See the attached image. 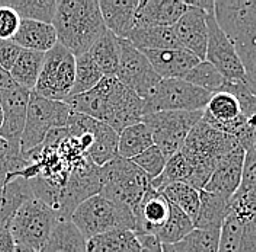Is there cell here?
Listing matches in <instances>:
<instances>
[{
  "label": "cell",
  "mask_w": 256,
  "mask_h": 252,
  "mask_svg": "<svg viewBox=\"0 0 256 252\" xmlns=\"http://www.w3.org/2000/svg\"><path fill=\"white\" fill-rule=\"evenodd\" d=\"M140 0H100L99 8L104 24L115 37L127 40L136 28V15Z\"/></svg>",
  "instance_id": "21"
},
{
  "label": "cell",
  "mask_w": 256,
  "mask_h": 252,
  "mask_svg": "<svg viewBox=\"0 0 256 252\" xmlns=\"http://www.w3.org/2000/svg\"><path fill=\"white\" fill-rule=\"evenodd\" d=\"M2 124H3V111H2V107H0V128H2Z\"/></svg>",
  "instance_id": "47"
},
{
  "label": "cell",
  "mask_w": 256,
  "mask_h": 252,
  "mask_svg": "<svg viewBox=\"0 0 256 252\" xmlns=\"http://www.w3.org/2000/svg\"><path fill=\"white\" fill-rule=\"evenodd\" d=\"M70 221L86 240L115 230H136L134 214L127 205L118 204L99 194L78 205Z\"/></svg>",
  "instance_id": "4"
},
{
  "label": "cell",
  "mask_w": 256,
  "mask_h": 252,
  "mask_svg": "<svg viewBox=\"0 0 256 252\" xmlns=\"http://www.w3.org/2000/svg\"><path fill=\"white\" fill-rule=\"evenodd\" d=\"M211 95L184 79H162L146 102L147 115L162 111H204Z\"/></svg>",
  "instance_id": "10"
},
{
  "label": "cell",
  "mask_w": 256,
  "mask_h": 252,
  "mask_svg": "<svg viewBox=\"0 0 256 252\" xmlns=\"http://www.w3.org/2000/svg\"><path fill=\"white\" fill-rule=\"evenodd\" d=\"M16 243L9 232V227L4 226L0 229V252H15Z\"/></svg>",
  "instance_id": "42"
},
{
  "label": "cell",
  "mask_w": 256,
  "mask_h": 252,
  "mask_svg": "<svg viewBox=\"0 0 256 252\" xmlns=\"http://www.w3.org/2000/svg\"><path fill=\"white\" fill-rule=\"evenodd\" d=\"M20 18L15 11L0 2V40H12L19 28Z\"/></svg>",
  "instance_id": "40"
},
{
  "label": "cell",
  "mask_w": 256,
  "mask_h": 252,
  "mask_svg": "<svg viewBox=\"0 0 256 252\" xmlns=\"http://www.w3.org/2000/svg\"><path fill=\"white\" fill-rule=\"evenodd\" d=\"M162 249H163V252H175L174 245H162Z\"/></svg>",
  "instance_id": "45"
},
{
  "label": "cell",
  "mask_w": 256,
  "mask_h": 252,
  "mask_svg": "<svg viewBox=\"0 0 256 252\" xmlns=\"http://www.w3.org/2000/svg\"><path fill=\"white\" fill-rule=\"evenodd\" d=\"M100 191L99 195L127 205L132 211L142 201L144 194L150 188L147 175L128 159L116 156L106 165L99 168Z\"/></svg>",
  "instance_id": "5"
},
{
  "label": "cell",
  "mask_w": 256,
  "mask_h": 252,
  "mask_svg": "<svg viewBox=\"0 0 256 252\" xmlns=\"http://www.w3.org/2000/svg\"><path fill=\"white\" fill-rule=\"evenodd\" d=\"M12 41L24 50L38 51L44 54L58 44L57 32L54 30L52 24L30 21V19H20L19 28Z\"/></svg>",
  "instance_id": "22"
},
{
  "label": "cell",
  "mask_w": 256,
  "mask_h": 252,
  "mask_svg": "<svg viewBox=\"0 0 256 252\" xmlns=\"http://www.w3.org/2000/svg\"><path fill=\"white\" fill-rule=\"evenodd\" d=\"M3 3L10 6L20 19L46 24H52L57 6V0H3Z\"/></svg>",
  "instance_id": "33"
},
{
  "label": "cell",
  "mask_w": 256,
  "mask_h": 252,
  "mask_svg": "<svg viewBox=\"0 0 256 252\" xmlns=\"http://www.w3.org/2000/svg\"><path fill=\"white\" fill-rule=\"evenodd\" d=\"M52 27L58 44L74 57L89 53L106 31L98 0H57Z\"/></svg>",
  "instance_id": "2"
},
{
  "label": "cell",
  "mask_w": 256,
  "mask_h": 252,
  "mask_svg": "<svg viewBox=\"0 0 256 252\" xmlns=\"http://www.w3.org/2000/svg\"><path fill=\"white\" fill-rule=\"evenodd\" d=\"M195 229L194 221L176 205L170 204V214L168 221L163 224L156 235L162 245H176L184 237H186Z\"/></svg>",
  "instance_id": "32"
},
{
  "label": "cell",
  "mask_w": 256,
  "mask_h": 252,
  "mask_svg": "<svg viewBox=\"0 0 256 252\" xmlns=\"http://www.w3.org/2000/svg\"><path fill=\"white\" fill-rule=\"evenodd\" d=\"M218 252H256V216L243 220L228 213L222 227Z\"/></svg>",
  "instance_id": "20"
},
{
  "label": "cell",
  "mask_w": 256,
  "mask_h": 252,
  "mask_svg": "<svg viewBox=\"0 0 256 252\" xmlns=\"http://www.w3.org/2000/svg\"><path fill=\"white\" fill-rule=\"evenodd\" d=\"M160 79H184L186 73L202 60L185 48L143 51Z\"/></svg>",
  "instance_id": "18"
},
{
  "label": "cell",
  "mask_w": 256,
  "mask_h": 252,
  "mask_svg": "<svg viewBox=\"0 0 256 252\" xmlns=\"http://www.w3.org/2000/svg\"><path fill=\"white\" fill-rule=\"evenodd\" d=\"M72 114L73 110L66 102L51 101L32 91L26 121L20 137L22 153H28L42 144L52 130L67 127Z\"/></svg>",
  "instance_id": "7"
},
{
  "label": "cell",
  "mask_w": 256,
  "mask_h": 252,
  "mask_svg": "<svg viewBox=\"0 0 256 252\" xmlns=\"http://www.w3.org/2000/svg\"><path fill=\"white\" fill-rule=\"evenodd\" d=\"M244 159H246V150L242 146L227 153L217 165L207 185L204 187V191L222 195L223 198L232 201V198L234 197V194L239 191L242 185Z\"/></svg>",
  "instance_id": "16"
},
{
  "label": "cell",
  "mask_w": 256,
  "mask_h": 252,
  "mask_svg": "<svg viewBox=\"0 0 256 252\" xmlns=\"http://www.w3.org/2000/svg\"><path fill=\"white\" fill-rule=\"evenodd\" d=\"M246 120L248 117L243 114L238 98L227 92L211 95L207 107L202 112V121L233 137L244 126Z\"/></svg>",
  "instance_id": "14"
},
{
  "label": "cell",
  "mask_w": 256,
  "mask_h": 252,
  "mask_svg": "<svg viewBox=\"0 0 256 252\" xmlns=\"http://www.w3.org/2000/svg\"><path fill=\"white\" fill-rule=\"evenodd\" d=\"M230 200L222 195L212 194L201 189L200 191V210L196 219L194 220L195 229L206 230H222L224 220L230 213Z\"/></svg>",
  "instance_id": "23"
},
{
  "label": "cell",
  "mask_w": 256,
  "mask_h": 252,
  "mask_svg": "<svg viewBox=\"0 0 256 252\" xmlns=\"http://www.w3.org/2000/svg\"><path fill=\"white\" fill-rule=\"evenodd\" d=\"M204 111H162L153 112L143 118L150 127L154 146L166 159L179 153L191 130L202 120Z\"/></svg>",
  "instance_id": "8"
},
{
  "label": "cell",
  "mask_w": 256,
  "mask_h": 252,
  "mask_svg": "<svg viewBox=\"0 0 256 252\" xmlns=\"http://www.w3.org/2000/svg\"><path fill=\"white\" fill-rule=\"evenodd\" d=\"M120 38L111 31L105 34L96 41L89 50V56L95 62L104 76H115L120 64Z\"/></svg>",
  "instance_id": "29"
},
{
  "label": "cell",
  "mask_w": 256,
  "mask_h": 252,
  "mask_svg": "<svg viewBox=\"0 0 256 252\" xmlns=\"http://www.w3.org/2000/svg\"><path fill=\"white\" fill-rule=\"evenodd\" d=\"M132 214L136 220V235L156 237L158 232L169 219L170 203L162 191L150 185L142 201L132 210Z\"/></svg>",
  "instance_id": "17"
},
{
  "label": "cell",
  "mask_w": 256,
  "mask_h": 252,
  "mask_svg": "<svg viewBox=\"0 0 256 252\" xmlns=\"http://www.w3.org/2000/svg\"><path fill=\"white\" fill-rule=\"evenodd\" d=\"M128 41L140 51H158L182 48L176 38L174 27H148L134 28L128 35Z\"/></svg>",
  "instance_id": "25"
},
{
  "label": "cell",
  "mask_w": 256,
  "mask_h": 252,
  "mask_svg": "<svg viewBox=\"0 0 256 252\" xmlns=\"http://www.w3.org/2000/svg\"><path fill=\"white\" fill-rule=\"evenodd\" d=\"M154 146L153 134L146 123H137L118 133V156L132 160Z\"/></svg>",
  "instance_id": "27"
},
{
  "label": "cell",
  "mask_w": 256,
  "mask_h": 252,
  "mask_svg": "<svg viewBox=\"0 0 256 252\" xmlns=\"http://www.w3.org/2000/svg\"><path fill=\"white\" fill-rule=\"evenodd\" d=\"M188 5V3H186ZM212 12V11H211ZM208 12L188 5V9L174 25L180 47L188 50L200 60H206L208 43Z\"/></svg>",
  "instance_id": "15"
},
{
  "label": "cell",
  "mask_w": 256,
  "mask_h": 252,
  "mask_svg": "<svg viewBox=\"0 0 256 252\" xmlns=\"http://www.w3.org/2000/svg\"><path fill=\"white\" fill-rule=\"evenodd\" d=\"M208 43L206 62L211 63L227 80H246V70L230 38L217 24L212 12H208Z\"/></svg>",
  "instance_id": "12"
},
{
  "label": "cell",
  "mask_w": 256,
  "mask_h": 252,
  "mask_svg": "<svg viewBox=\"0 0 256 252\" xmlns=\"http://www.w3.org/2000/svg\"><path fill=\"white\" fill-rule=\"evenodd\" d=\"M12 83H14V80L10 78V73L0 66V89H4V88L10 86Z\"/></svg>",
  "instance_id": "44"
},
{
  "label": "cell",
  "mask_w": 256,
  "mask_h": 252,
  "mask_svg": "<svg viewBox=\"0 0 256 252\" xmlns=\"http://www.w3.org/2000/svg\"><path fill=\"white\" fill-rule=\"evenodd\" d=\"M42 63H44V53L22 48L14 67L9 70L14 83L32 92L40 78Z\"/></svg>",
  "instance_id": "28"
},
{
  "label": "cell",
  "mask_w": 256,
  "mask_h": 252,
  "mask_svg": "<svg viewBox=\"0 0 256 252\" xmlns=\"http://www.w3.org/2000/svg\"><path fill=\"white\" fill-rule=\"evenodd\" d=\"M57 221L56 213L47 204L31 197L16 210L8 227L16 246L40 252Z\"/></svg>",
  "instance_id": "6"
},
{
  "label": "cell",
  "mask_w": 256,
  "mask_h": 252,
  "mask_svg": "<svg viewBox=\"0 0 256 252\" xmlns=\"http://www.w3.org/2000/svg\"><path fill=\"white\" fill-rule=\"evenodd\" d=\"M15 252H35L32 249H28V248H22V246H16Z\"/></svg>",
  "instance_id": "46"
},
{
  "label": "cell",
  "mask_w": 256,
  "mask_h": 252,
  "mask_svg": "<svg viewBox=\"0 0 256 252\" xmlns=\"http://www.w3.org/2000/svg\"><path fill=\"white\" fill-rule=\"evenodd\" d=\"M92 144L89 147V158L96 166H104L118 156V133L100 121L90 120Z\"/></svg>",
  "instance_id": "24"
},
{
  "label": "cell",
  "mask_w": 256,
  "mask_h": 252,
  "mask_svg": "<svg viewBox=\"0 0 256 252\" xmlns=\"http://www.w3.org/2000/svg\"><path fill=\"white\" fill-rule=\"evenodd\" d=\"M132 162L147 175V178L152 182L158 176H160V173L163 172L168 159L163 156V153L156 146H152L150 149H147L142 155H138V156L132 159Z\"/></svg>",
  "instance_id": "39"
},
{
  "label": "cell",
  "mask_w": 256,
  "mask_h": 252,
  "mask_svg": "<svg viewBox=\"0 0 256 252\" xmlns=\"http://www.w3.org/2000/svg\"><path fill=\"white\" fill-rule=\"evenodd\" d=\"M120 64L115 78L134 94L146 99L159 85L160 76L154 72L143 51L128 40L120 38Z\"/></svg>",
  "instance_id": "11"
},
{
  "label": "cell",
  "mask_w": 256,
  "mask_h": 252,
  "mask_svg": "<svg viewBox=\"0 0 256 252\" xmlns=\"http://www.w3.org/2000/svg\"><path fill=\"white\" fill-rule=\"evenodd\" d=\"M191 175L192 168L190 162L179 152V153L174 155L172 158L168 159L163 172L160 173V176H158L154 181H152L150 185L158 191H163L170 184H178V182L188 184Z\"/></svg>",
  "instance_id": "37"
},
{
  "label": "cell",
  "mask_w": 256,
  "mask_h": 252,
  "mask_svg": "<svg viewBox=\"0 0 256 252\" xmlns=\"http://www.w3.org/2000/svg\"><path fill=\"white\" fill-rule=\"evenodd\" d=\"M222 230L194 229L186 237L174 245L175 252H218Z\"/></svg>",
  "instance_id": "38"
},
{
  "label": "cell",
  "mask_w": 256,
  "mask_h": 252,
  "mask_svg": "<svg viewBox=\"0 0 256 252\" xmlns=\"http://www.w3.org/2000/svg\"><path fill=\"white\" fill-rule=\"evenodd\" d=\"M184 80L192 83L194 86H198L204 91H207L210 94H217V92H223L224 86L227 83V79L223 75L206 60L200 62L195 67H192L191 70L186 73V76Z\"/></svg>",
  "instance_id": "35"
},
{
  "label": "cell",
  "mask_w": 256,
  "mask_h": 252,
  "mask_svg": "<svg viewBox=\"0 0 256 252\" xmlns=\"http://www.w3.org/2000/svg\"><path fill=\"white\" fill-rule=\"evenodd\" d=\"M31 91L12 83L0 89V107L3 111V124L0 128V139L8 142L20 143L24 127L26 121L28 104Z\"/></svg>",
  "instance_id": "13"
},
{
  "label": "cell",
  "mask_w": 256,
  "mask_h": 252,
  "mask_svg": "<svg viewBox=\"0 0 256 252\" xmlns=\"http://www.w3.org/2000/svg\"><path fill=\"white\" fill-rule=\"evenodd\" d=\"M66 104L78 114L112 127L116 133L142 123L147 115L143 98L124 86L115 76H104L94 89L68 98Z\"/></svg>",
  "instance_id": "1"
},
{
  "label": "cell",
  "mask_w": 256,
  "mask_h": 252,
  "mask_svg": "<svg viewBox=\"0 0 256 252\" xmlns=\"http://www.w3.org/2000/svg\"><path fill=\"white\" fill-rule=\"evenodd\" d=\"M104 79L102 72L99 70V67L92 60V57L89 56V53L82 54L76 57V75H74V85L72 89V96H78V95L86 94L90 89H94L96 85Z\"/></svg>",
  "instance_id": "36"
},
{
  "label": "cell",
  "mask_w": 256,
  "mask_h": 252,
  "mask_svg": "<svg viewBox=\"0 0 256 252\" xmlns=\"http://www.w3.org/2000/svg\"><path fill=\"white\" fill-rule=\"evenodd\" d=\"M40 252H88V240L70 220H60Z\"/></svg>",
  "instance_id": "26"
},
{
  "label": "cell",
  "mask_w": 256,
  "mask_h": 252,
  "mask_svg": "<svg viewBox=\"0 0 256 252\" xmlns=\"http://www.w3.org/2000/svg\"><path fill=\"white\" fill-rule=\"evenodd\" d=\"M142 243V252H163L162 243L154 236L147 235H137Z\"/></svg>",
  "instance_id": "43"
},
{
  "label": "cell",
  "mask_w": 256,
  "mask_h": 252,
  "mask_svg": "<svg viewBox=\"0 0 256 252\" xmlns=\"http://www.w3.org/2000/svg\"><path fill=\"white\" fill-rule=\"evenodd\" d=\"M188 9L186 2L179 0H144L138 3L136 28L174 27Z\"/></svg>",
  "instance_id": "19"
},
{
  "label": "cell",
  "mask_w": 256,
  "mask_h": 252,
  "mask_svg": "<svg viewBox=\"0 0 256 252\" xmlns=\"http://www.w3.org/2000/svg\"><path fill=\"white\" fill-rule=\"evenodd\" d=\"M88 252H142V243L132 230H115L89 239Z\"/></svg>",
  "instance_id": "31"
},
{
  "label": "cell",
  "mask_w": 256,
  "mask_h": 252,
  "mask_svg": "<svg viewBox=\"0 0 256 252\" xmlns=\"http://www.w3.org/2000/svg\"><path fill=\"white\" fill-rule=\"evenodd\" d=\"M239 146L233 136L218 131L201 120L192 128L180 149V153L192 168L188 185L200 191L204 189L222 159Z\"/></svg>",
  "instance_id": "3"
},
{
  "label": "cell",
  "mask_w": 256,
  "mask_h": 252,
  "mask_svg": "<svg viewBox=\"0 0 256 252\" xmlns=\"http://www.w3.org/2000/svg\"><path fill=\"white\" fill-rule=\"evenodd\" d=\"M76 57L57 44L44 54V63L34 92L51 101L66 102L74 85Z\"/></svg>",
  "instance_id": "9"
},
{
  "label": "cell",
  "mask_w": 256,
  "mask_h": 252,
  "mask_svg": "<svg viewBox=\"0 0 256 252\" xmlns=\"http://www.w3.org/2000/svg\"><path fill=\"white\" fill-rule=\"evenodd\" d=\"M31 197L26 179L20 176L12 178L3 188H0V229L8 226L16 210Z\"/></svg>",
  "instance_id": "30"
},
{
  "label": "cell",
  "mask_w": 256,
  "mask_h": 252,
  "mask_svg": "<svg viewBox=\"0 0 256 252\" xmlns=\"http://www.w3.org/2000/svg\"><path fill=\"white\" fill-rule=\"evenodd\" d=\"M162 192L164 194V197L169 200L170 204L176 205L179 210H182L192 221L196 219L200 210V189L194 188L184 182H178L168 185Z\"/></svg>",
  "instance_id": "34"
},
{
  "label": "cell",
  "mask_w": 256,
  "mask_h": 252,
  "mask_svg": "<svg viewBox=\"0 0 256 252\" xmlns=\"http://www.w3.org/2000/svg\"><path fill=\"white\" fill-rule=\"evenodd\" d=\"M22 48L12 40H0V66L4 70H10L19 57Z\"/></svg>",
  "instance_id": "41"
}]
</instances>
